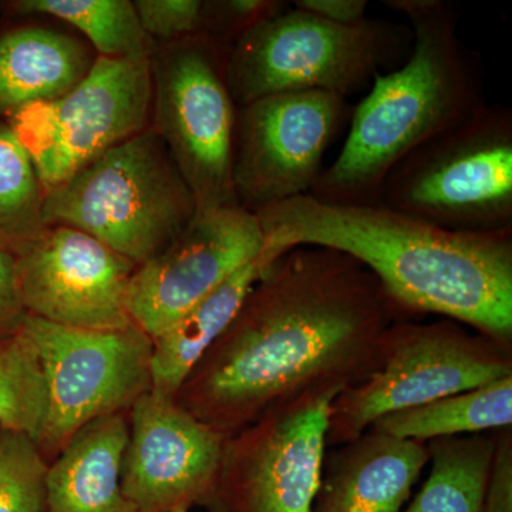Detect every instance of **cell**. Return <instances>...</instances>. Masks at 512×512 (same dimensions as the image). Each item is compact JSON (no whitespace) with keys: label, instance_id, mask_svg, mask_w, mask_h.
<instances>
[{"label":"cell","instance_id":"obj_7","mask_svg":"<svg viewBox=\"0 0 512 512\" xmlns=\"http://www.w3.org/2000/svg\"><path fill=\"white\" fill-rule=\"evenodd\" d=\"M512 375V343L471 333L456 320L394 323L382 365L330 404L326 446L362 436L386 414L477 389Z\"/></svg>","mask_w":512,"mask_h":512},{"label":"cell","instance_id":"obj_13","mask_svg":"<svg viewBox=\"0 0 512 512\" xmlns=\"http://www.w3.org/2000/svg\"><path fill=\"white\" fill-rule=\"evenodd\" d=\"M136 269L103 242L63 225L47 227L16 255L20 299L28 315L74 329L133 326L127 296Z\"/></svg>","mask_w":512,"mask_h":512},{"label":"cell","instance_id":"obj_24","mask_svg":"<svg viewBox=\"0 0 512 512\" xmlns=\"http://www.w3.org/2000/svg\"><path fill=\"white\" fill-rule=\"evenodd\" d=\"M46 389L32 343L22 332L0 338V423L37 439L45 416Z\"/></svg>","mask_w":512,"mask_h":512},{"label":"cell","instance_id":"obj_18","mask_svg":"<svg viewBox=\"0 0 512 512\" xmlns=\"http://www.w3.org/2000/svg\"><path fill=\"white\" fill-rule=\"evenodd\" d=\"M94 60L86 43L56 30L25 26L0 33V113L60 99Z\"/></svg>","mask_w":512,"mask_h":512},{"label":"cell","instance_id":"obj_10","mask_svg":"<svg viewBox=\"0 0 512 512\" xmlns=\"http://www.w3.org/2000/svg\"><path fill=\"white\" fill-rule=\"evenodd\" d=\"M151 107L153 59L96 56L89 74L73 90L9 114L8 126L32 157L47 192L147 130Z\"/></svg>","mask_w":512,"mask_h":512},{"label":"cell","instance_id":"obj_17","mask_svg":"<svg viewBox=\"0 0 512 512\" xmlns=\"http://www.w3.org/2000/svg\"><path fill=\"white\" fill-rule=\"evenodd\" d=\"M128 413L83 427L49 466L45 512H138L121 490Z\"/></svg>","mask_w":512,"mask_h":512},{"label":"cell","instance_id":"obj_19","mask_svg":"<svg viewBox=\"0 0 512 512\" xmlns=\"http://www.w3.org/2000/svg\"><path fill=\"white\" fill-rule=\"evenodd\" d=\"M271 265L261 254L255 256L192 306L174 326L153 339L151 392L173 399L192 367L228 328Z\"/></svg>","mask_w":512,"mask_h":512},{"label":"cell","instance_id":"obj_2","mask_svg":"<svg viewBox=\"0 0 512 512\" xmlns=\"http://www.w3.org/2000/svg\"><path fill=\"white\" fill-rule=\"evenodd\" d=\"M262 256L329 248L369 269L412 318L434 313L512 343V231H447L382 204H332L301 195L255 212Z\"/></svg>","mask_w":512,"mask_h":512},{"label":"cell","instance_id":"obj_25","mask_svg":"<svg viewBox=\"0 0 512 512\" xmlns=\"http://www.w3.org/2000/svg\"><path fill=\"white\" fill-rule=\"evenodd\" d=\"M49 466L35 437L0 423V512H45Z\"/></svg>","mask_w":512,"mask_h":512},{"label":"cell","instance_id":"obj_9","mask_svg":"<svg viewBox=\"0 0 512 512\" xmlns=\"http://www.w3.org/2000/svg\"><path fill=\"white\" fill-rule=\"evenodd\" d=\"M20 332L35 348L45 379L36 443L49 464L87 424L130 412L153 389V340L136 325L74 329L28 315Z\"/></svg>","mask_w":512,"mask_h":512},{"label":"cell","instance_id":"obj_15","mask_svg":"<svg viewBox=\"0 0 512 512\" xmlns=\"http://www.w3.org/2000/svg\"><path fill=\"white\" fill-rule=\"evenodd\" d=\"M225 437L170 397L144 394L128 412L121 490L138 512L188 511L210 497Z\"/></svg>","mask_w":512,"mask_h":512},{"label":"cell","instance_id":"obj_11","mask_svg":"<svg viewBox=\"0 0 512 512\" xmlns=\"http://www.w3.org/2000/svg\"><path fill=\"white\" fill-rule=\"evenodd\" d=\"M340 390H312L269 410L224 441L204 507L210 512H312L330 404Z\"/></svg>","mask_w":512,"mask_h":512},{"label":"cell","instance_id":"obj_27","mask_svg":"<svg viewBox=\"0 0 512 512\" xmlns=\"http://www.w3.org/2000/svg\"><path fill=\"white\" fill-rule=\"evenodd\" d=\"M481 512H512V429L494 431Z\"/></svg>","mask_w":512,"mask_h":512},{"label":"cell","instance_id":"obj_29","mask_svg":"<svg viewBox=\"0 0 512 512\" xmlns=\"http://www.w3.org/2000/svg\"><path fill=\"white\" fill-rule=\"evenodd\" d=\"M293 8L336 25H357L367 19V0H295Z\"/></svg>","mask_w":512,"mask_h":512},{"label":"cell","instance_id":"obj_5","mask_svg":"<svg viewBox=\"0 0 512 512\" xmlns=\"http://www.w3.org/2000/svg\"><path fill=\"white\" fill-rule=\"evenodd\" d=\"M410 26L367 18L357 25L330 23L301 9L258 23L231 46L229 92L237 107L289 92H329L348 97L409 56Z\"/></svg>","mask_w":512,"mask_h":512},{"label":"cell","instance_id":"obj_20","mask_svg":"<svg viewBox=\"0 0 512 512\" xmlns=\"http://www.w3.org/2000/svg\"><path fill=\"white\" fill-rule=\"evenodd\" d=\"M370 429L421 443L512 429V375L423 406L386 414Z\"/></svg>","mask_w":512,"mask_h":512},{"label":"cell","instance_id":"obj_26","mask_svg":"<svg viewBox=\"0 0 512 512\" xmlns=\"http://www.w3.org/2000/svg\"><path fill=\"white\" fill-rule=\"evenodd\" d=\"M144 32L151 39L178 42L202 35L207 26V2L201 0H136Z\"/></svg>","mask_w":512,"mask_h":512},{"label":"cell","instance_id":"obj_8","mask_svg":"<svg viewBox=\"0 0 512 512\" xmlns=\"http://www.w3.org/2000/svg\"><path fill=\"white\" fill-rule=\"evenodd\" d=\"M229 49L202 33L170 43L153 60L150 128L190 188L195 215L237 204L232 164L238 107L228 87Z\"/></svg>","mask_w":512,"mask_h":512},{"label":"cell","instance_id":"obj_23","mask_svg":"<svg viewBox=\"0 0 512 512\" xmlns=\"http://www.w3.org/2000/svg\"><path fill=\"white\" fill-rule=\"evenodd\" d=\"M45 197L32 157L0 124V248L19 255L45 231Z\"/></svg>","mask_w":512,"mask_h":512},{"label":"cell","instance_id":"obj_22","mask_svg":"<svg viewBox=\"0 0 512 512\" xmlns=\"http://www.w3.org/2000/svg\"><path fill=\"white\" fill-rule=\"evenodd\" d=\"M13 8L63 20L89 39L97 56L151 59L153 39L144 32L131 0H20Z\"/></svg>","mask_w":512,"mask_h":512},{"label":"cell","instance_id":"obj_16","mask_svg":"<svg viewBox=\"0 0 512 512\" xmlns=\"http://www.w3.org/2000/svg\"><path fill=\"white\" fill-rule=\"evenodd\" d=\"M429 460L426 443L369 429L325 453L312 512H399Z\"/></svg>","mask_w":512,"mask_h":512},{"label":"cell","instance_id":"obj_12","mask_svg":"<svg viewBox=\"0 0 512 512\" xmlns=\"http://www.w3.org/2000/svg\"><path fill=\"white\" fill-rule=\"evenodd\" d=\"M352 111L346 97L320 90L271 94L238 107L232 184L239 207L256 212L311 194Z\"/></svg>","mask_w":512,"mask_h":512},{"label":"cell","instance_id":"obj_1","mask_svg":"<svg viewBox=\"0 0 512 512\" xmlns=\"http://www.w3.org/2000/svg\"><path fill=\"white\" fill-rule=\"evenodd\" d=\"M407 318L352 256L289 249L173 400L227 439L302 394L362 383L382 365L387 330Z\"/></svg>","mask_w":512,"mask_h":512},{"label":"cell","instance_id":"obj_28","mask_svg":"<svg viewBox=\"0 0 512 512\" xmlns=\"http://www.w3.org/2000/svg\"><path fill=\"white\" fill-rule=\"evenodd\" d=\"M26 318L16 278V256L0 248V338L18 333Z\"/></svg>","mask_w":512,"mask_h":512},{"label":"cell","instance_id":"obj_30","mask_svg":"<svg viewBox=\"0 0 512 512\" xmlns=\"http://www.w3.org/2000/svg\"><path fill=\"white\" fill-rule=\"evenodd\" d=\"M178 512H187V511H178Z\"/></svg>","mask_w":512,"mask_h":512},{"label":"cell","instance_id":"obj_21","mask_svg":"<svg viewBox=\"0 0 512 512\" xmlns=\"http://www.w3.org/2000/svg\"><path fill=\"white\" fill-rule=\"evenodd\" d=\"M426 446L429 478L404 512H481L494 433L430 440Z\"/></svg>","mask_w":512,"mask_h":512},{"label":"cell","instance_id":"obj_14","mask_svg":"<svg viewBox=\"0 0 512 512\" xmlns=\"http://www.w3.org/2000/svg\"><path fill=\"white\" fill-rule=\"evenodd\" d=\"M262 248L255 212L232 204L195 215L163 252L137 266L128 285L131 320L156 339Z\"/></svg>","mask_w":512,"mask_h":512},{"label":"cell","instance_id":"obj_4","mask_svg":"<svg viewBox=\"0 0 512 512\" xmlns=\"http://www.w3.org/2000/svg\"><path fill=\"white\" fill-rule=\"evenodd\" d=\"M195 214L190 188L150 127L45 197L46 228L79 229L137 266L163 252Z\"/></svg>","mask_w":512,"mask_h":512},{"label":"cell","instance_id":"obj_6","mask_svg":"<svg viewBox=\"0 0 512 512\" xmlns=\"http://www.w3.org/2000/svg\"><path fill=\"white\" fill-rule=\"evenodd\" d=\"M447 231H512V111L484 104L384 177L379 202Z\"/></svg>","mask_w":512,"mask_h":512},{"label":"cell","instance_id":"obj_3","mask_svg":"<svg viewBox=\"0 0 512 512\" xmlns=\"http://www.w3.org/2000/svg\"><path fill=\"white\" fill-rule=\"evenodd\" d=\"M406 16L412 49L403 64L373 79L353 109L338 158L311 197L332 204L373 205L387 173L421 144L484 106L480 57L458 36L457 6L446 0H383Z\"/></svg>","mask_w":512,"mask_h":512}]
</instances>
